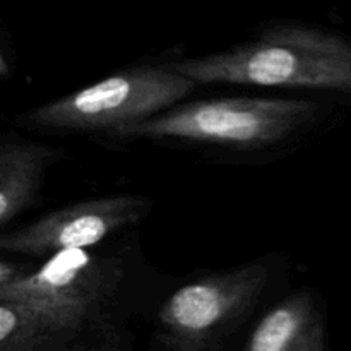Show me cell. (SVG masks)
<instances>
[{"mask_svg": "<svg viewBox=\"0 0 351 351\" xmlns=\"http://www.w3.org/2000/svg\"><path fill=\"white\" fill-rule=\"evenodd\" d=\"M136 242V240H134ZM134 242L119 250L67 249L45 257L34 271H21L0 285V300L33 312L58 351L125 348L134 312L137 269Z\"/></svg>", "mask_w": 351, "mask_h": 351, "instance_id": "1", "label": "cell"}, {"mask_svg": "<svg viewBox=\"0 0 351 351\" xmlns=\"http://www.w3.org/2000/svg\"><path fill=\"white\" fill-rule=\"evenodd\" d=\"M168 65L195 84L226 82L351 93V43L307 26L271 27L245 43Z\"/></svg>", "mask_w": 351, "mask_h": 351, "instance_id": "2", "label": "cell"}, {"mask_svg": "<svg viewBox=\"0 0 351 351\" xmlns=\"http://www.w3.org/2000/svg\"><path fill=\"white\" fill-rule=\"evenodd\" d=\"M319 112L311 99L232 96L180 101L113 136L263 153L293 141L317 120Z\"/></svg>", "mask_w": 351, "mask_h": 351, "instance_id": "3", "label": "cell"}, {"mask_svg": "<svg viewBox=\"0 0 351 351\" xmlns=\"http://www.w3.org/2000/svg\"><path fill=\"white\" fill-rule=\"evenodd\" d=\"M195 82L170 65H139L108 75L88 88L43 103L17 119L45 134H115L177 103Z\"/></svg>", "mask_w": 351, "mask_h": 351, "instance_id": "4", "label": "cell"}, {"mask_svg": "<svg viewBox=\"0 0 351 351\" xmlns=\"http://www.w3.org/2000/svg\"><path fill=\"white\" fill-rule=\"evenodd\" d=\"M271 261L209 274L182 285L156 312L154 346L171 351H215L249 321L266 293Z\"/></svg>", "mask_w": 351, "mask_h": 351, "instance_id": "5", "label": "cell"}, {"mask_svg": "<svg viewBox=\"0 0 351 351\" xmlns=\"http://www.w3.org/2000/svg\"><path fill=\"white\" fill-rule=\"evenodd\" d=\"M151 199L119 194L74 202L0 235V252L48 257L60 250L103 243L115 233L134 228L147 216Z\"/></svg>", "mask_w": 351, "mask_h": 351, "instance_id": "6", "label": "cell"}, {"mask_svg": "<svg viewBox=\"0 0 351 351\" xmlns=\"http://www.w3.org/2000/svg\"><path fill=\"white\" fill-rule=\"evenodd\" d=\"M324 314L314 295L297 291L274 305L250 331L245 351H324Z\"/></svg>", "mask_w": 351, "mask_h": 351, "instance_id": "7", "label": "cell"}, {"mask_svg": "<svg viewBox=\"0 0 351 351\" xmlns=\"http://www.w3.org/2000/svg\"><path fill=\"white\" fill-rule=\"evenodd\" d=\"M64 154L62 147L38 141H0V228L36 202L48 170Z\"/></svg>", "mask_w": 351, "mask_h": 351, "instance_id": "8", "label": "cell"}, {"mask_svg": "<svg viewBox=\"0 0 351 351\" xmlns=\"http://www.w3.org/2000/svg\"><path fill=\"white\" fill-rule=\"evenodd\" d=\"M0 351H58V346L33 312L0 300Z\"/></svg>", "mask_w": 351, "mask_h": 351, "instance_id": "9", "label": "cell"}, {"mask_svg": "<svg viewBox=\"0 0 351 351\" xmlns=\"http://www.w3.org/2000/svg\"><path fill=\"white\" fill-rule=\"evenodd\" d=\"M21 273L19 267L12 266V264H7L3 263V261H0V285L5 283V281L12 280L14 276H17V274Z\"/></svg>", "mask_w": 351, "mask_h": 351, "instance_id": "10", "label": "cell"}, {"mask_svg": "<svg viewBox=\"0 0 351 351\" xmlns=\"http://www.w3.org/2000/svg\"><path fill=\"white\" fill-rule=\"evenodd\" d=\"M10 74V67H9V62L5 60V57L2 55V51H0V79L2 77H7V75Z\"/></svg>", "mask_w": 351, "mask_h": 351, "instance_id": "11", "label": "cell"}]
</instances>
